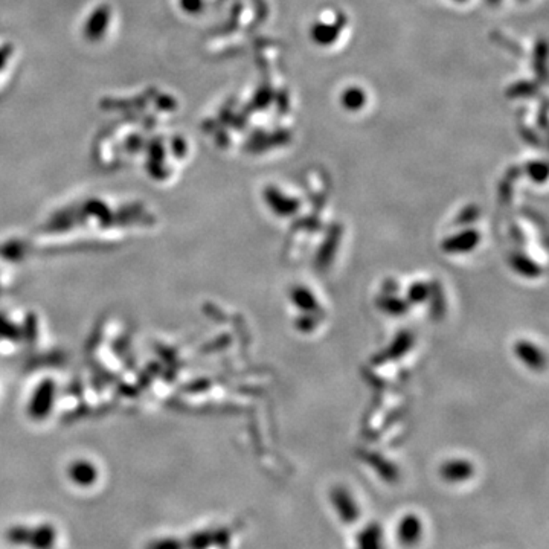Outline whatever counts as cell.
Wrapping results in <instances>:
<instances>
[{"mask_svg":"<svg viewBox=\"0 0 549 549\" xmlns=\"http://www.w3.org/2000/svg\"><path fill=\"white\" fill-rule=\"evenodd\" d=\"M57 542V531L51 523H42L37 527H29L27 546L32 549H52Z\"/></svg>","mask_w":549,"mask_h":549,"instance_id":"277c9868","label":"cell"},{"mask_svg":"<svg viewBox=\"0 0 549 549\" xmlns=\"http://www.w3.org/2000/svg\"><path fill=\"white\" fill-rule=\"evenodd\" d=\"M225 540H227L226 529H204L188 539L186 546L188 549H208L216 543H223Z\"/></svg>","mask_w":549,"mask_h":549,"instance_id":"8992f818","label":"cell"},{"mask_svg":"<svg viewBox=\"0 0 549 549\" xmlns=\"http://www.w3.org/2000/svg\"><path fill=\"white\" fill-rule=\"evenodd\" d=\"M474 467L467 460H449L441 465V478L449 483H462L472 479Z\"/></svg>","mask_w":549,"mask_h":549,"instance_id":"3957f363","label":"cell"},{"mask_svg":"<svg viewBox=\"0 0 549 549\" xmlns=\"http://www.w3.org/2000/svg\"><path fill=\"white\" fill-rule=\"evenodd\" d=\"M73 482H77L78 486H90L96 479L95 469L89 462H77L72 465L69 472Z\"/></svg>","mask_w":549,"mask_h":549,"instance_id":"52a82bcc","label":"cell"},{"mask_svg":"<svg viewBox=\"0 0 549 549\" xmlns=\"http://www.w3.org/2000/svg\"><path fill=\"white\" fill-rule=\"evenodd\" d=\"M397 542L405 548H414L420 545L424 537V523L418 514L407 513L401 516L396 527Z\"/></svg>","mask_w":549,"mask_h":549,"instance_id":"6da1fadb","label":"cell"},{"mask_svg":"<svg viewBox=\"0 0 549 549\" xmlns=\"http://www.w3.org/2000/svg\"><path fill=\"white\" fill-rule=\"evenodd\" d=\"M331 505L334 508L336 514H338V518L343 522L349 525V523H354L360 519V505L357 504L356 497L351 495V491L347 490L345 487H336L331 495Z\"/></svg>","mask_w":549,"mask_h":549,"instance_id":"7a4b0ae2","label":"cell"},{"mask_svg":"<svg viewBox=\"0 0 549 549\" xmlns=\"http://www.w3.org/2000/svg\"><path fill=\"white\" fill-rule=\"evenodd\" d=\"M362 103H363V96H362V93L359 92L357 89L349 90V92H347L345 104L348 105V107L357 109V107H360V105H362Z\"/></svg>","mask_w":549,"mask_h":549,"instance_id":"9c48e42d","label":"cell"},{"mask_svg":"<svg viewBox=\"0 0 549 549\" xmlns=\"http://www.w3.org/2000/svg\"><path fill=\"white\" fill-rule=\"evenodd\" d=\"M357 549H384V534L379 523H370L359 531L356 537Z\"/></svg>","mask_w":549,"mask_h":549,"instance_id":"5b68a950","label":"cell"},{"mask_svg":"<svg viewBox=\"0 0 549 549\" xmlns=\"http://www.w3.org/2000/svg\"><path fill=\"white\" fill-rule=\"evenodd\" d=\"M183 542L176 537H163L156 539L149 543L146 549H183Z\"/></svg>","mask_w":549,"mask_h":549,"instance_id":"ba28073f","label":"cell"}]
</instances>
